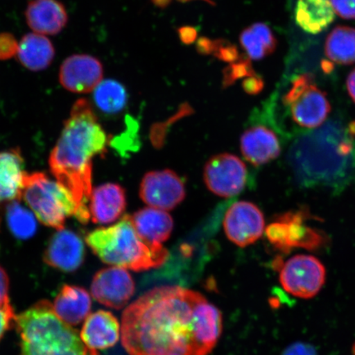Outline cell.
<instances>
[{
	"label": "cell",
	"mask_w": 355,
	"mask_h": 355,
	"mask_svg": "<svg viewBox=\"0 0 355 355\" xmlns=\"http://www.w3.org/2000/svg\"><path fill=\"white\" fill-rule=\"evenodd\" d=\"M221 331L220 310L176 286L146 292L122 316V345L130 355H207Z\"/></svg>",
	"instance_id": "1"
},
{
	"label": "cell",
	"mask_w": 355,
	"mask_h": 355,
	"mask_svg": "<svg viewBox=\"0 0 355 355\" xmlns=\"http://www.w3.org/2000/svg\"><path fill=\"white\" fill-rule=\"evenodd\" d=\"M107 141L90 102H75L49 165L56 180L72 193L78 206L75 217L82 224H87L91 217L88 203L92 192V161L106 152Z\"/></svg>",
	"instance_id": "2"
},
{
	"label": "cell",
	"mask_w": 355,
	"mask_h": 355,
	"mask_svg": "<svg viewBox=\"0 0 355 355\" xmlns=\"http://www.w3.org/2000/svg\"><path fill=\"white\" fill-rule=\"evenodd\" d=\"M350 128L327 122L295 141L288 159L300 184L340 189L355 180L354 130Z\"/></svg>",
	"instance_id": "3"
},
{
	"label": "cell",
	"mask_w": 355,
	"mask_h": 355,
	"mask_svg": "<svg viewBox=\"0 0 355 355\" xmlns=\"http://www.w3.org/2000/svg\"><path fill=\"white\" fill-rule=\"evenodd\" d=\"M19 355H97L72 326L56 316L49 301L35 304L15 318Z\"/></svg>",
	"instance_id": "4"
},
{
	"label": "cell",
	"mask_w": 355,
	"mask_h": 355,
	"mask_svg": "<svg viewBox=\"0 0 355 355\" xmlns=\"http://www.w3.org/2000/svg\"><path fill=\"white\" fill-rule=\"evenodd\" d=\"M86 242L103 263L135 272L158 268L168 255L162 244L153 245L137 234L130 216L110 227L88 234Z\"/></svg>",
	"instance_id": "5"
},
{
	"label": "cell",
	"mask_w": 355,
	"mask_h": 355,
	"mask_svg": "<svg viewBox=\"0 0 355 355\" xmlns=\"http://www.w3.org/2000/svg\"><path fill=\"white\" fill-rule=\"evenodd\" d=\"M21 198L35 218L57 230L64 229L66 220L77 214L78 206L72 193L44 173H26Z\"/></svg>",
	"instance_id": "6"
},
{
	"label": "cell",
	"mask_w": 355,
	"mask_h": 355,
	"mask_svg": "<svg viewBox=\"0 0 355 355\" xmlns=\"http://www.w3.org/2000/svg\"><path fill=\"white\" fill-rule=\"evenodd\" d=\"M283 101L290 110L293 121L310 130L322 125L331 111L326 93L308 73L294 79Z\"/></svg>",
	"instance_id": "7"
},
{
	"label": "cell",
	"mask_w": 355,
	"mask_h": 355,
	"mask_svg": "<svg viewBox=\"0 0 355 355\" xmlns=\"http://www.w3.org/2000/svg\"><path fill=\"white\" fill-rule=\"evenodd\" d=\"M310 213L291 211L277 217L266 230V236L272 245L283 252L295 248L317 250L326 243V236L312 226L306 224Z\"/></svg>",
	"instance_id": "8"
},
{
	"label": "cell",
	"mask_w": 355,
	"mask_h": 355,
	"mask_svg": "<svg viewBox=\"0 0 355 355\" xmlns=\"http://www.w3.org/2000/svg\"><path fill=\"white\" fill-rule=\"evenodd\" d=\"M279 273L284 290L302 300L317 296L327 279L325 266L317 257L307 254L292 257L282 265Z\"/></svg>",
	"instance_id": "9"
},
{
	"label": "cell",
	"mask_w": 355,
	"mask_h": 355,
	"mask_svg": "<svg viewBox=\"0 0 355 355\" xmlns=\"http://www.w3.org/2000/svg\"><path fill=\"white\" fill-rule=\"evenodd\" d=\"M247 179L245 164L232 154L216 155L204 168L207 187L221 198H232L241 193L245 187Z\"/></svg>",
	"instance_id": "10"
},
{
	"label": "cell",
	"mask_w": 355,
	"mask_h": 355,
	"mask_svg": "<svg viewBox=\"0 0 355 355\" xmlns=\"http://www.w3.org/2000/svg\"><path fill=\"white\" fill-rule=\"evenodd\" d=\"M141 200L150 207L174 209L185 198L183 180L174 171L164 170L146 174L140 185Z\"/></svg>",
	"instance_id": "11"
},
{
	"label": "cell",
	"mask_w": 355,
	"mask_h": 355,
	"mask_svg": "<svg viewBox=\"0 0 355 355\" xmlns=\"http://www.w3.org/2000/svg\"><path fill=\"white\" fill-rule=\"evenodd\" d=\"M265 220L263 213L254 203L238 202L225 216L226 236L239 247H247L263 236Z\"/></svg>",
	"instance_id": "12"
},
{
	"label": "cell",
	"mask_w": 355,
	"mask_h": 355,
	"mask_svg": "<svg viewBox=\"0 0 355 355\" xmlns=\"http://www.w3.org/2000/svg\"><path fill=\"white\" fill-rule=\"evenodd\" d=\"M135 291V281L128 270L111 266L99 270L92 279L91 292L97 302L114 309L127 305Z\"/></svg>",
	"instance_id": "13"
},
{
	"label": "cell",
	"mask_w": 355,
	"mask_h": 355,
	"mask_svg": "<svg viewBox=\"0 0 355 355\" xmlns=\"http://www.w3.org/2000/svg\"><path fill=\"white\" fill-rule=\"evenodd\" d=\"M60 83L67 91L78 94L95 90L103 78V67L94 56L71 55L60 69Z\"/></svg>",
	"instance_id": "14"
},
{
	"label": "cell",
	"mask_w": 355,
	"mask_h": 355,
	"mask_svg": "<svg viewBox=\"0 0 355 355\" xmlns=\"http://www.w3.org/2000/svg\"><path fill=\"white\" fill-rule=\"evenodd\" d=\"M43 259L52 268L66 272H75L85 259V246L76 233L61 229L49 241Z\"/></svg>",
	"instance_id": "15"
},
{
	"label": "cell",
	"mask_w": 355,
	"mask_h": 355,
	"mask_svg": "<svg viewBox=\"0 0 355 355\" xmlns=\"http://www.w3.org/2000/svg\"><path fill=\"white\" fill-rule=\"evenodd\" d=\"M241 148L244 158L254 166L266 165L277 159L282 152L276 133L263 125L252 126L244 132Z\"/></svg>",
	"instance_id": "16"
},
{
	"label": "cell",
	"mask_w": 355,
	"mask_h": 355,
	"mask_svg": "<svg viewBox=\"0 0 355 355\" xmlns=\"http://www.w3.org/2000/svg\"><path fill=\"white\" fill-rule=\"evenodd\" d=\"M121 335V327L117 318L105 310L89 314L80 332L83 343L93 350L113 347Z\"/></svg>",
	"instance_id": "17"
},
{
	"label": "cell",
	"mask_w": 355,
	"mask_h": 355,
	"mask_svg": "<svg viewBox=\"0 0 355 355\" xmlns=\"http://www.w3.org/2000/svg\"><path fill=\"white\" fill-rule=\"evenodd\" d=\"M25 15L30 28L44 35L59 34L69 20L64 4L58 0H32Z\"/></svg>",
	"instance_id": "18"
},
{
	"label": "cell",
	"mask_w": 355,
	"mask_h": 355,
	"mask_svg": "<svg viewBox=\"0 0 355 355\" xmlns=\"http://www.w3.org/2000/svg\"><path fill=\"white\" fill-rule=\"evenodd\" d=\"M125 207V191L121 185L105 184L92 189L89 211L94 223H112L123 214Z\"/></svg>",
	"instance_id": "19"
},
{
	"label": "cell",
	"mask_w": 355,
	"mask_h": 355,
	"mask_svg": "<svg viewBox=\"0 0 355 355\" xmlns=\"http://www.w3.org/2000/svg\"><path fill=\"white\" fill-rule=\"evenodd\" d=\"M25 174L19 149L0 152V207L21 199Z\"/></svg>",
	"instance_id": "20"
},
{
	"label": "cell",
	"mask_w": 355,
	"mask_h": 355,
	"mask_svg": "<svg viewBox=\"0 0 355 355\" xmlns=\"http://www.w3.org/2000/svg\"><path fill=\"white\" fill-rule=\"evenodd\" d=\"M56 316L69 326H76L90 314L92 300L83 288L65 285L52 304Z\"/></svg>",
	"instance_id": "21"
},
{
	"label": "cell",
	"mask_w": 355,
	"mask_h": 355,
	"mask_svg": "<svg viewBox=\"0 0 355 355\" xmlns=\"http://www.w3.org/2000/svg\"><path fill=\"white\" fill-rule=\"evenodd\" d=\"M136 232L144 241L159 245L170 238L174 221L167 212L153 207H146L130 216Z\"/></svg>",
	"instance_id": "22"
},
{
	"label": "cell",
	"mask_w": 355,
	"mask_h": 355,
	"mask_svg": "<svg viewBox=\"0 0 355 355\" xmlns=\"http://www.w3.org/2000/svg\"><path fill=\"white\" fill-rule=\"evenodd\" d=\"M55 55V47L50 40L46 35L34 33L21 38L16 56L26 69L40 72L52 64Z\"/></svg>",
	"instance_id": "23"
},
{
	"label": "cell",
	"mask_w": 355,
	"mask_h": 355,
	"mask_svg": "<svg viewBox=\"0 0 355 355\" xmlns=\"http://www.w3.org/2000/svg\"><path fill=\"white\" fill-rule=\"evenodd\" d=\"M336 12L331 0H298L295 17L297 25L310 34H318L334 21Z\"/></svg>",
	"instance_id": "24"
},
{
	"label": "cell",
	"mask_w": 355,
	"mask_h": 355,
	"mask_svg": "<svg viewBox=\"0 0 355 355\" xmlns=\"http://www.w3.org/2000/svg\"><path fill=\"white\" fill-rule=\"evenodd\" d=\"M239 42L252 60H261L272 54L276 50L277 41L272 31L263 22H256L244 29L239 37Z\"/></svg>",
	"instance_id": "25"
},
{
	"label": "cell",
	"mask_w": 355,
	"mask_h": 355,
	"mask_svg": "<svg viewBox=\"0 0 355 355\" xmlns=\"http://www.w3.org/2000/svg\"><path fill=\"white\" fill-rule=\"evenodd\" d=\"M326 55L336 64L355 63V28L339 26L333 29L326 40Z\"/></svg>",
	"instance_id": "26"
},
{
	"label": "cell",
	"mask_w": 355,
	"mask_h": 355,
	"mask_svg": "<svg viewBox=\"0 0 355 355\" xmlns=\"http://www.w3.org/2000/svg\"><path fill=\"white\" fill-rule=\"evenodd\" d=\"M97 107L107 114L121 112L127 104L126 89L113 79L101 81L95 88L93 96Z\"/></svg>",
	"instance_id": "27"
},
{
	"label": "cell",
	"mask_w": 355,
	"mask_h": 355,
	"mask_svg": "<svg viewBox=\"0 0 355 355\" xmlns=\"http://www.w3.org/2000/svg\"><path fill=\"white\" fill-rule=\"evenodd\" d=\"M6 217L8 228L16 238L28 239L37 232V218L33 212L26 209L19 202L8 203Z\"/></svg>",
	"instance_id": "28"
},
{
	"label": "cell",
	"mask_w": 355,
	"mask_h": 355,
	"mask_svg": "<svg viewBox=\"0 0 355 355\" xmlns=\"http://www.w3.org/2000/svg\"><path fill=\"white\" fill-rule=\"evenodd\" d=\"M255 74L250 58L242 55L238 61L230 64L224 69L222 86L224 88L232 86L237 80L245 79Z\"/></svg>",
	"instance_id": "29"
},
{
	"label": "cell",
	"mask_w": 355,
	"mask_h": 355,
	"mask_svg": "<svg viewBox=\"0 0 355 355\" xmlns=\"http://www.w3.org/2000/svg\"><path fill=\"white\" fill-rule=\"evenodd\" d=\"M217 60L232 64L241 59L238 48L235 44L224 39L215 40V49L213 52Z\"/></svg>",
	"instance_id": "30"
},
{
	"label": "cell",
	"mask_w": 355,
	"mask_h": 355,
	"mask_svg": "<svg viewBox=\"0 0 355 355\" xmlns=\"http://www.w3.org/2000/svg\"><path fill=\"white\" fill-rule=\"evenodd\" d=\"M19 44L12 34L0 33V60H10L16 56L19 51Z\"/></svg>",
	"instance_id": "31"
},
{
	"label": "cell",
	"mask_w": 355,
	"mask_h": 355,
	"mask_svg": "<svg viewBox=\"0 0 355 355\" xmlns=\"http://www.w3.org/2000/svg\"><path fill=\"white\" fill-rule=\"evenodd\" d=\"M337 15L344 19H355V0H331Z\"/></svg>",
	"instance_id": "32"
},
{
	"label": "cell",
	"mask_w": 355,
	"mask_h": 355,
	"mask_svg": "<svg viewBox=\"0 0 355 355\" xmlns=\"http://www.w3.org/2000/svg\"><path fill=\"white\" fill-rule=\"evenodd\" d=\"M15 315L11 304L6 307L0 308V340H1L4 333L10 329L12 321H15Z\"/></svg>",
	"instance_id": "33"
},
{
	"label": "cell",
	"mask_w": 355,
	"mask_h": 355,
	"mask_svg": "<svg viewBox=\"0 0 355 355\" xmlns=\"http://www.w3.org/2000/svg\"><path fill=\"white\" fill-rule=\"evenodd\" d=\"M264 83L263 78L257 76V74L254 76L246 78L243 82V88L245 92L250 95H257L263 90Z\"/></svg>",
	"instance_id": "34"
},
{
	"label": "cell",
	"mask_w": 355,
	"mask_h": 355,
	"mask_svg": "<svg viewBox=\"0 0 355 355\" xmlns=\"http://www.w3.org/2000/svg\"><path fill=\"white\" fill-rule=\"evenodd\" d=\"M8 288H10V279L6 270L0 266V308L10 305V299H8Z\"/></svg>",
	"instance_id": "35"
},
{
	"label": "cell",
	"mask_w": 355,
	"mask_h": 355,
	"mask_svg": "<svg viewBox=\"0 0 355 355\" xmlns=\"http://www.w3.org/2000/svg\"><path fill=\"white\" fill-rule=\"evenodd\" d=\"M178 35L181 42L189 46L197 41L198 32L194 26H183L178 29Z\"/></svg>",
	"instance_id": "36"
},
{
	"label": "cell",
	"mask_w": 355,
	"mask_h": 355,
	"mask_svg": "<svg viewBox=\"0 0 355 355\" xmlns=\"http://www.w3.org/2000/svg\"><path fill=\"white\" fill-rule=\"evenodd\" d=\"M196 49L198 54L202 55H213L215 49V40L207 37H200L198 39Z\"/></svg>",
	"instance_id": "37"
},
{
	"label": "cell",
	"mask_w": 355,
	"mask_h": 355,
	"mask_svg": "<svg viewBox=\"0 0 355 355\" xmlns=\"http://www.w3.org/2000/svg\"><path fill=\"white\" fill-rule=\"evenodd\" d=\"M283 355H316V352L309 345L296 343L286 349Z\"/></svg>",
	"instance_id": "38"
},
{
	"label": "cell",
	"mask_w": 355,
	"mask_h": 355,
	"mask_svg": "<svg viewBox=\"0 0 355 355\" xmlns=\"http://www.w3.org/2000/svg\"><path fill=\"white\" fill-rule=\"evenodd\" d=\"M346 87H347L349 96L355 103V69L349 73L347 81H346Z\"/></svg>",
	"instance_id": "39"
},
{
	"label": "cell",
	"mask_w": 355,
	"mask_h": 355,
	"mask_svg": "<svg viewBox=\"0 0 355 355\" xmlns=\"http://www.w3.org/2000/svg\"><path fill=\"white\" fill-rule=\"evenodd\" d=\"M172 0H152V3L155 7L159 8H166L171 3Z\"/></svg>",
	"instance_id": "40"
},
{
	"label": "cell",
	"mask_w": 355,
	"mask_h": 355,
	"mask_svg": "<svg viewBox=\"0 0 355 355\" xmlns=\"http://www.w3.org/2000/svg\"><path fill=\"white\" fill-rule=\"evenodd\" d=\"M177 1H179V2H181V3H187V2H189V1H192V0H177ZM202 1H205V2H207L208 3H210V4H214V6H215V3H213L211 1V0H202Z\"/></svg>",
	"instance_id": "41"
},
{
	"label": "cell",
	"mask_w": 355,
	"mask_h": 355,
	"mask_svg": "<svg viewBox=\"0 0 355 355\" xmlns=\"http://www.w3.org/2000/svg\"><path fill=\"white\" fill-rule=\"evenodd\" d=\"M352 355H355V343H354V345L352 347Z\"/></svg>",
	"instance_id": "42"
},
{
	"label": "cell",
	"mask_w": 355,
	"mask_h": 355,
	"mask_svg": "<svg viewBox=\"0 0 355 355\" xmlns=\"http://www.w3.org/2000/svg\"><path fill=\"white\" fill-rule=\"evenodd\" d=\"M97 355H98V354H97Z\"/></svg>",
	"instance_id": "43"
}]
</instances>
